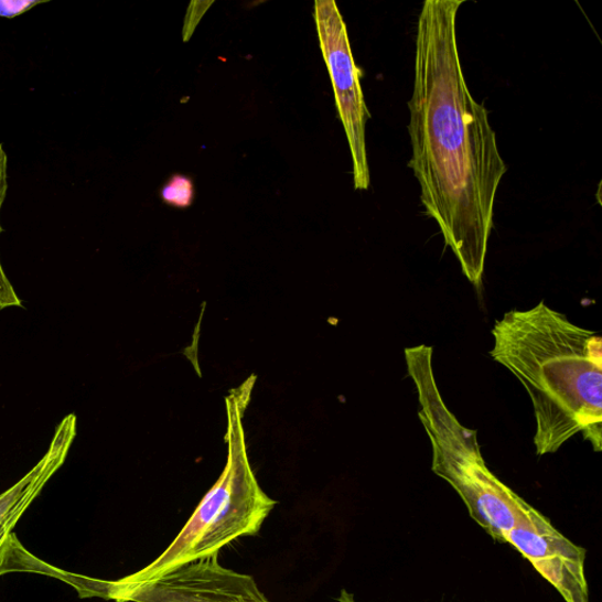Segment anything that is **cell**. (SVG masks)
<instances>
[{"mask_svg":"<svg viewBox=\"0 0 602 602\" xmlns=\"http://www.w3.org/2000/svg\"><path fill=\"white\" fill-rule=\"evenodd\" d=\"M506 542L534 565L565 602H590L585 548L561 535L535 507L526 508Z\"/></svg>","mask_w":602,"mask_h":602,"instance_id":"6","label":"cell"},{"mask_svg":"<svg viewBox=\"0 0 602 602\" xmlns=\"http://www.w3.org/2000/svg\"><path fill=\"white\" fill-rule=\"evenodd\" d=\"M314 22L348 141L354 189L367 191L370 185L366 149L369 112L362 90L361 69L354 63L347 28L334 0H316Z\"/></svg>","mask_w":602,"mask_h":602,"instance_id":"4","label":"cell"},{"mask_svg":"<svg viewBox=\"0 0 602 602\" xmlns=\"http://www.w3.org/2000/svg\"><path fill=\"white\" fill-rule=\"evenodd\" d=\"M491 357L525 387L534 405L539 456L582 434L602 449V341L545 301L495 322Z\"/></svg>","mask_w":602,"mask_h":602,"instance_id":"2","label":"cell"},{"mask_svg":"<svg viewBox=\"0 0 602 602\" xmlns=\"http://www.w3.org/2000/svg\"><path fill=\"white\" fill-rule=\"evenodd\" d=\"M110 593L120 602H269L252 577L224 568L218 553L137 585L112 582Z\"/></svg>","mask_w":602,"mask_h":602,"instance_id":"5","label":"cell"},{"mask_svg":"<svg viewBox=\"0 0 602 602\" xmlns=\"http://www.w3.org/2000/svg\"><path fill=\"white\" fill-rule=\"evenodd\" d=\"M335 602H356V600H354V596L351 593L343 591L341 596L336 599Z\"/></svg>","mask_w":602,"mask_h":602,"instance_id":"10","label":"cell"},{"mask_svg":"<svg viewBox=\"0 0 602 602\" xmlns=\"http://www.w3.org/2000/svg\"><path fill=\"white\" fill-rule=\"evenodd\" d=\"M465 0H427L420 11L409 101L412 158L421 204L463 273L482 286L494 203L507 165L485 106L471 95L456 42Z\"/></svg>","mask_w":602,"mask_h":602,"instance_id":"1","label":"cell"},{"mask_svg":"<svg viewBox=\"0 0 602 602\" xmlns=\"http://www.w3.org/2000/svg\"><path fill=\"white\" fill-rule=\"evenodd\" d=\"M256 376L233 388L225 398L227 460L212 487L179 537L143 570L123 578L120 585H137L187 562L219 553L241 537L258 535L277 502L265 493L247 453L244 416L251 401Z\"/></svg>","mask_w":602,"mask_h":602,"instance_id":"3","label":"cell"},{"mask_svg":"<svg viewBox=\"0 0 602 602\" xmlns=\"http://www.w3.org/2000/svg\"><path fill=\"white\" fill-rule=\"evenodd\" d=\"M8 193V155L3 144H0V211L7 198ZM3 234V227L0 225V235ZM12 307L22 308V300L17 295L6 271L2 261H0V309Z\"/></svg>","mask_w":602,"mask_h":602,"instance_id":"7","label":"cell"},{"mask_svg":"<svg viewBox=\"0 0 602 602\" xmlns=\"http://www.w3.org/2000/svg\"><path fill=\"white\" fill-rule=\"evenodd\" d=\"M42 3L45 2H42V0H39V2L37 0H34V2H31V0H0V17L11 20V18L21 15Z\"/></svg>","mask_w":602,"mask_h":602,"instance_id":"9","label":"cell"},{"mask_svg":"<svg viewBox=\"0 0 602 602\" xmlns=\"http://www.w3.org/2000/svg\"><path fill=\"white\" fill-rule=\"evenodd\" d=\"M162 201L176 208H187L194 201V184L190 176L173 174L161 190Z\"/></svg>","mask_w":602,"mask_h":602,"instance_id":"8","label":"cell"}]
</instances>
